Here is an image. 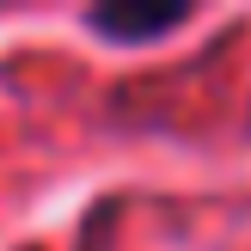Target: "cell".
Returning <instances> with one entry per match:
<instances>
[{
    "instance_id": "obj_1",
    "label": "cell",
    "mask_w": 251,
    "mask_h": 251,
    "mask_svg": "<svg viewBox=\"0 0 251 251\" xmlns=\"http://www.w3.org/2000/svg\"><path fill=\"white\" fill-rule=\"evenodd\" d=\"M190 19H196L190 0H153V6L147 0H98V6H86V31L104 37V43H123V49H147Z\"/></svg>"
},
{
    "instance_id": "obj_2",
    "label": "cell",
    "mask_w": 251,
    "mask_h": 251,
    "mask_svg": "<svg viewBox=\"0 0 251 251\" xmlns=\"http://www.w3.org/2000/svg\"><path fill=\"white\" fill-rule=\"evenodd\" d=\"M19 251H37V245H19Z\"/></svg>"
}]
</instances>
